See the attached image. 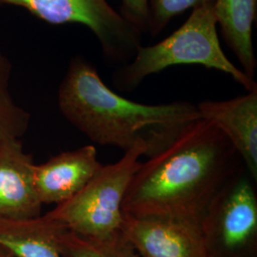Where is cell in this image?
Masks as SVG:
<instances>
[{"label": "cell", "mask_w": 257, "mask_h": 257, "mask_svg": "<svg viewBox=\"0 0 257 257\" xmlns=\"http://www.w3.org/2000/svg\"><path fill=\"white\" fill-rule=\"evenodd\" d=\"M245 169L228 138L211 122L199 118L141 162L122 211L134 217L200 225L213 198Z\"/></svg>", "instance_id": "obj_1"}, {"label": "cell", "mask_w": 257, "mask_h": 257, "mask_svg": "<svg viewBox=\"0 0 257 257\" xmlns=\"http://www.w3.org/2000/svg\"><path fill=\"white\" fill-rule=\"evenodd\" d=\"M57 102L65 118L92 142L124 152L144 142L148 157L200 118L196 105L189 102L149 105L128 100L107 87L96 68L81 56L71 60Z\"/></svg>", "instance_id": "obj_2"}, {"label": "cell", "mask_w": 257, "mask_h": 257, "mask_svg": "<svg viewBox=\"0 0 257 257\" xmlns=\"http://www.w3.org/2000/svg\"><path fill=\"white\" fill-rule=\"evenodd\" d=\"M214 6L193 10L192 15L173 35L153 46L138 48L133 61L113 74L114 86L124 92L136 90L152 74L175 65H202L229 74L248 92L257 90L248 78L224 54L216 30Z\"/></svg>", "instance_id": "obj_3"}, {"label": "cell", "mask_w": 257, "mask_h": 257, "mask_svg": "<svg viewBox=\"0 0 257 257\" xmlns=\"http://www.w3.org/2000/svg\"><path fill=\"white\" fill-rule=\"evenodd\" d=\"M149 156L148 146L138 142L115 163L102 166L82 190L45 215L66 230L89 238L105 239L121 230L122 203L133 176Z\"/></svg>", "instance_id": "obj_4"}, {"label": "cell", "mask_w": 257, "mask_h": 257, "mask_svg": "<svg viewBox=\"0 0 257 257\" xmlns=\"http://www.w3.org/2000/svg\"><path fill=\"white\" fill-rule=\"evenodd\" d=\"M255 182L245 169L211 201L200 223L206 257H257Z\"/></svg>", "instance_id": "obj_5"}, {"label": "cell", "mask_w": 257, "mask_h": 257, "mask_svg": "<svg viewBox=\"0 0 257 257\" xmlns=\"http://www.w3.org/2000/svg\"><path fill=\"white\" fill-rule=\"evenodd\" d=\"M16 6L53 25L81 24L97 38L105 57L127 64L141 46L142 34L107 0H0V7Z\"/></svg>", "instance_id": "obj_6"}, {"label": "cell", "mask_w": 257, "mask_h": 257, "mask_svg": "<svg viewBox=\"0 0 257 257\" xmlns=\"http://www.w3.org/2000/svg\"><path fill=\"white\" fill-rule=\"evenodd\" d=\"M121 231L139 257H206L200 225L124 214Z\"/></svg>", "instance_id": "obj_7"}, {"label": "cell", "mask_w": 257, "mask_h": 257, "mask_svg": "<svg viewBox=\"0 0 257 257\" xmlns=\"http://www.w3.org/2000/svg\"><path fill=\"white\" fill-rule=\"evenodd\" d=\"M35 165L20 139L0 141V220H28L42 215V203L34 186Z\"/></svg>", "instance_id": "obj_8"}, {"label": "cell", "mask_w": 257, "mask_h": 257, "mask_svg": "<svg viewBox=\"0 0 257 257\" xmlns=\"http://www.w3.org/2000/svg\"><path fill=\"white\" fill-rule=\"evenodd\" d=\"M102 166L92 145L62 152L45 163L35 165L34 186L39 201L56 206L68 201L89 183Z\"/></svg>", "instance_id": "obj_9"}, {"label": "cell", "mask_w": 257, "mask_h": 257, "mask_svg": "<svg viewBox=\"0 0 257 257\" xmlns=\"http://www.w3.org/2000/svg\"><path fill=\"white\" fill-rule=\"evenodd\" d=\"M196 108L200 118L211 122L228 138L256 181L257 90L229 100H205Z\"/></svg>", "instance_id": "obj_10"}, {"label": "cell", "mask_w": 257, "mask_h": 257, "mask_svg": "<svg viewBox=\"0 0 257 257\" xmlns=\"http://www.w3.org/2000/svg\"><path fill=\"white\" fill-rule=\"evenodd\" d=\"M257 0H215L214 14L224 38L238 59L242 72L254 80L256 59L252 44V27Z\"/></svg>", "instance_id": "obj_11"}, {"label": "cell", "mask_w": 257, "mask_h": 257, "mask_svg": "<svg viewBox=\"0 0 257 257\" xmlns=\"http://www.w3.org/2000/svg\"><path fill=\"white\" fill-rule=\"evenodd\" d=\"M60 225L47 215L0 220V246L16 257H62L56 244Z\"/></svg>", "instance_id": "obj_12"}, {"label": "cell", "mask_w": 257, "mask_h": 257, "mask_svg": "<svg viewBox=\"0 0 257 257\" xmlns=\"http://www.w3.org/2000/svg\"><path fill=\"white\" fill-rule=\"evenodd\" d=\"M56 244L62 257H139L121 230L108 238L94 239L78 235L60 226Z\"/></svg>", "instance_id": "obj_13"}, {"label": "cell", "mask_w": 257, "mask_h": 257, "mask_svg": "<svg viewBox=\"0 0 257 257\" xmlns=\"http://www.w3.org/2000/svg\"><path fill=\"white\" fill-rule=\"evenodd\" d=\"M12 64L0 51V141L20 139L27 132L31 114L18 104L11 92Z\"/></svg>", "instance_id": "obj_14"}, {"label": "cell", "mask_w": 257, "mask_h": 257, "mask_svg": "<svg viewBox=\"0 0 257 257\" xmlns=\"http://www.w3.org/2000/svg\"><path fill=\"white\" fill-rule=\"evenodd\" d=\"M215 0H150L149 33L156 36L161 33L172 19L189 9L214 6Z\"/></svg>", "instance_id": "obj_15"}, {"label": "cell", "mask_w": 257, "mask_h": 257, "mask_svg": "<svg viewBox=\"0 0 257 257\" xmlns=\"http://www.w3.org/2000/svg\"><path fill=\"white\" fill-rule=\"evenodd\" d=\"M149 1L121 0L120 15L141 34L149 33Z\"/></svg>", "instance_id": "obj_16"}, {"label": "cell", "mask_w": 257, "mask_h": 257, "mask_svg": "<svg viewBox=\"0 0 257 257\" xmlns=\"http://www.w3.org/2000/svg\"><path fill=\"white\" fill-rule=\"evenodd\" d=\"M0 257H16L14 254H12L7 248L0 246Z\"/></svg>", "instance_id": "obj_17"}]
</instances>
